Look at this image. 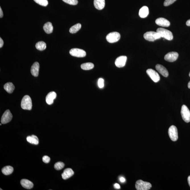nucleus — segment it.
Returning a JSON list of instances; mask_svg holds the SVG:
<instances>
[{
	"mask_svg": "<svg viewBox=\"0 0 190 190\" xmlns=\"http://www.w3.org/2000/svg\"><path fill=\"white\" fill-rule=\"evenodd\" d=\"M26 140L29 143L35 145H38L39 143V140L36 136L32 135L31 136H28L26 138Z\"/></svg>",
	"mask_w": 190,
	"mask_h": 190,
	"instance_id": "21",
	"label": "nucleus"
},
{
	"mask_svg": "<svg viewBox=\"0 0 190 190\" xmlns=\"http://www.w3.org/2000/svg\"><path fill=\"white\" fill-rule=\"evenodd\" d=\"M50 160V157L47 156H44L43 157V161L46 163H48L49 162Z\"/></svg>",
	"mask_w": 190,
	"mask_h": 190,
	"instance_id": "33",
	"label": "nucleus"
},
{
	"mask_svg": "<svg viewBox=\"0 0 190 190\" xmlns=\"http://www.w3.org/2000/svg\"><path fill=\"white\" fill-rule=\"evenodd\" d=\"M149 14V10L147 7H142L139 10V15L142 18H145L147 17Z\"/></svg>",
	"mask_w": 190,
	"mask_h": 190,
	"instance_id": "19",
	"label": "nucleus"
},
{
	"mask_svg": "<svg viewBox=\"0 0 190 190\" xmlns=\"http://www.w3.org/2000/svg\"><path fill=\"white\" fill-rule=\"evenodd\" d=\"M4 45V41H3L2 38H0V48H1Z\"/></svg>",
	"mask_w": 190,
	"mask_h": 190,
	"instance_id": "36",
	"label": "nucleus"
},
{
	"mask_svg": "<svg viewBox=\"0 0 190 190\" xmlns=\"http://www.w3.org/2000/svg\"><path fill=\"white\" fill-rule=\"evenodd\" d=\"M176 0H165L164 3V5L165 7L168 6L174 3Z\"/></svg>",
	"mask_w": 190,
	"mask_h": 190,
	"instance_id": "31",
	"label": "nucleus"
},
{
	"mask_svg": "<svg viewBox=\"0 0 190 190\" xmlns=\"http://www.w3.org/2000/svg\"><path fill=\"white\" fill-rule=\"evenodd\" d=\"M40 69L39 63L38 62H35L31 67V72L32 75L35 77H37L39 74Z\"/></svg>",
	"mask_w": 190,
	"mask_h": 190,
	"instance_id": "16",
	"label": "nucleus"
},
{
	"mask_svg": "<svg viewBox=\"0 0 190 190\" xmlns=\"http://www.w3.org/2000/svg\"><path fill=\"white\" fill-rule=\"evenodd\" d=\"M144 38L146 40L153 42L156 40L160 39L161 37L158 32L150 31L144 34Z\"/></svg>",
	"mask_w": 190,
	"mask_h": 190,
	"instance_id": "3",
	"label": "nucleus"
},
{
	"mask_svg": "<svg viewBox=\"0 0 190 190\" xmlns=\"http://www.w3.org/2000/svg\"><path fill=\"white\" fill-rule=\"evenodd\" d=\"M94 4L97 9L102 10L105 6V0H94Z\"/></svg>",
	"mask_w": 190,
	"mask_h": 190,
	"instance_id": "20",
	"label": "nucleus"
},
{
	"mask_svg": "<svg viewBox=\"0 0 190 190\" xmlns=\"http://www.w3.org/2000/svg\"><path fill=\"white\" fill-rule=\"evenodd\" d=\"M188 88L190 89V81L189 82V83H188Z\"/></svg>",
	"mask_w": 190,
	"mask_h": 190,
	"instance_id": "40",
	"label": "nucleus"
},
{
	"mask_svg": "<svg viewBox=\"0 0 190 190\" xmlns=\"http://www.w3.org/2000/svg\"><path fill=\"white\" fill-rule=\"evenodd\" d=\"M21 106L22 109L30 110L32 109V99L28 95L24 96L21 102Z\"/></svg>",
	"mask_w": 190,
	"mask_h": 190,
	"instance_id": "1",
	"label": "nucleus"
},
{
	"mask_svg": "<svg viewBox=\"0 0 190 190\" xmlns=\"http://www.w3.org/2000/svg\"><path fill=\"white\" fill-rule=\"evenodd\" d=\"M155 22L157 25L163 27H168L170 25V23L169 20L163 18H159L157 19Z\"/></svg>",
	"mask_w": 190,
	"mask_h": 190,
	"instance_id": "13",
	"label": "nucleus"
},
{
	"mask_svg": "<svg viewBox=\"0 0 190 190\" xmlns=\"http://www.w3.org/2000/svg\"><path fill=\"white\" fill-rule=\"evenodd\" d=\"M64 166V163L61 162H59L55 163L54 168L56 170H59L63 169Z\"/></svg>",
	"mask_w": 190,
	"mask_h": 190,
	"instance_id": "28",
	"label": "nucleus"
},
{
	"mask_svg": "<svg viewBox=\"0 0 190 190\" xmlns=\"http://www.w3.org/2000/svg\"><path fill=\"white\" fill-rule=\"evenodd\" d=\"M1 171L4 174L7 175L11 174L13 173L14 171V168L11 166H6L3 168Z\"/></svg>",
	"mask_w": 190,
	"mask_h": 190,
	"instance_id": "24",
	"label": "nucleus"
},
{
	"mask_svg": "<svg viewBox=\"0 0 190 190\" xmlns=\"http://www.w3.org/2000/svg\"><path fill=\"white\" fill-rule=\"evenodd\" d=\"M13 116L9 110L4 112L1 117V122L3 124H6L9 122L12 119Z\"/></svg>",
	"mask_w": 190,
	"mask_h": 190,
	"instance_id": "9",
	"label": "nucleus"
},
{
	"mask_svg": "<svg viewBox=\"0 0 190 190\" xmlns=\"http://www.w3.org/2000/svg\"><path fill=\"white\" fill-rule=\"evenodd\" d=\"M179 54L176 52H171L167 53L164 56L165 60L170 62L175 61L177 59Z\"/></svg>",
	"mask_w": 190,
	"mask_h": 190,
	"instance_id": "11",
	"label": "nucleus"
},
{
	"mask_svg": "<svg viewBox=\"0 0 190 190\" xmlns=\"http://www.w3.org/2000/svg\"><path fill=\"white\" fill-rule=\"evenodd\" d=\"M135 187L136 189L137 190H148L150 189L152 185L149 182H144L139 179L137 181Z\"/></svg>",
	"mask_w": 190,
	"mask_h": 190,
	"instance_id": "4",
	"label": "nucleus"
},
{
	"mask_svg": "<svg viewBox=\"0 0 190 190\" xmlns=\"http://www.w3.org/2000/svg\"><path fill=\"white\" fill-rule=\"evenodd\" d=\"M4 88L7 92L11 93L14 92L15 87L12 83L8 82L4 85Z\"/></svg>",
	"mask_w": 190,
	"mask_h": 190,
	"instance_id": "23",
	"label": "nucleus"
},
{
	"mask_svg": "<svg viewBox=\"0 0 190 190\" xmlns=\"http://www.w3.org/2000/svg\"><path fill=\"white\" fill-rule=\"evenodd\" d=\"M127 60V57L125 56H120L115 60V66L118 68L124 67Z\"/></svg>",
	"mask_w": 190,
	"mask_h": 190,
	"instance_id": "12",
	"label": "nucleus"
},
{
	"mask_svg": "<svg viewBox=\"0 0 190 190\" xmlns=\"http://www.w3.org/2000/svg\"><path fill=\"white\" fill-rule=\"evenodd\" d=\"M71 55L78 57H83L86 56V52L84 50L78 48H73L70 50Z\"/></svg>",
	"mask_w": 190,
	"mask_h": 190,
	"instance_id": "8",
	"label": "nucleus"
},
{
	"mask_svg": "<svg viewBox=\"0 0 190 190\" xmlns=\"http://www.w3.org/2000/svg\"><path fill=\"white\" fill-rule=\"evenodd\" d=\"M121 35L119 32H111L108 34L106 37L107 41L110 43L116 42L119 40Z\"/></svg>",
	"mask_w": 190,
	"mask_h": 190,
	"instance_id": "5",
	"label": "nucleus"
},
{
	"mask_svg": "<svg viewBox=\"0 0 190 190\" xmlns=\"http://www.w3.org/2000/svg\"><path fill=\"white\" fill-rule=\"evenodd\" d=\"M189 77H190V72L189 73Z\"/></svg>",
	"mask_w": 190,
	"mask_h": 190,
	"instance_id": "41",
	"label": "nucleus"
},
{
	"mask_svg": "<svg viewBox=\"0 0 190 190\" xmlns=\"http://www.w3.org/2000/svg\"><path fill=\"white\" fill-rule=\"evenodd\" d=\"M156 69L159 73L165 77H167L169 75L168 71L164 67L161 65L157 64L156 66Z\"/></svg>",
	"mask_w": 190,
	"mask_h": 190,
	"instance_id": "14",
	"label": "nucleus"
},
{
	"mask_svg": "<svg viewBox=\"0 0 190 190\" xmlns=\"http://www.w3.org/2000/svg\"><path fill=\"white\" fill-rule=\"evenodd\" d=\"M37 4L44 7H46L48 5L47 0H34Z\"/></svg>",
	"mask_w": 190,
	"mask_h": 190,
	"instance_id": "29",
	"label": "nucleus"
},
{
	"mask_svg": "<svg viewBox=\"0 0 190 190\" xmlns=\"http://www.w3.org/2000/svg\"><path fill=\"white\" fill-rule=\"evenodd\" d=\"M114 187H115V189H119L121 188V187L119 184L118 183H116L114 185Z\"/></svg>",
	"mask_w": 190,
	"mask_h": 190,
	"instance_id": "34",
	"label": "nucleus"
},
{
	"mask_svg": "<svg viewBox=\"0 0 190 190\" xmlns=\"http://www.w3.org/2000/svg\"><path fill=\"white\" fill-rule=\"evenodd\" d=\"M181 115L185 122L188 123L190 121V111L186 105H183L181 110Z\"/></svg>",
	"mask_w": 190,
	"mask_h": 190,
	"instance_id": "6",
	"label": "nucleus"
},
{
	"mask_svg": "<svg viewBox=\"0 0 190 190\" xmlns=\"http://www.w3.org/2000/svg\"><path fill=\"white\" fill-rule=\"evenodd\" d=\"M187 26H190V19L187 21L186 23Z\"/></svg>",
	"mask_w": 190,
	"mask_h": 190,
	"instance_id": "38",
	"label": "nucleus"
},
{
	"mask_svg": "<svg viewBox=\"0 0 190 190\" xmlns=\"http://www.w3.org/2000/svg\"><path fill=\"white\" fill-rule=\"evenodd\" d=\"M146 73L154 82H157L160 81V78L159 75L154 70L151 69H148L147 70Z\"/></svg>",
	"mask_w": 190,
	"mask_h": 190,
	"instance_id": "10",
	"label": "nucleus"
},
{
	"mask_svg": "<svg viewBox=\"0 0 190 190\" xmlns=\"http://www.w3.org/2000/svg\"><path fill=\"white\" fill-rule=\"evenodd\" d=\"M44 29L47 34L51 33L53 32V27L51 22H48L44 24Z\"/></svg>",
	"mask_w": 190,
	"mask_h": 190,
	"instance_id": "22",
	"label": "nucleus"
},
{
	"mask_svg": "<svg viewBox=\"0 0 190 190\" xmlns=\"http://www.w3.org/2000/svg\"><path fill=\"white\" fill-rule=\"evenodd\" d=\"M157 32L160 34L161 38H163L169 41L173 39V34L170 30L163 28H159L157 30Z\"/></svg>",
	"mask_w": 190,
	"mask_h": 190,
	"instance_id": "2",
	"label": "nucleus"
},
{
	"mask_svg": "<svg viewBox=\"0 0 190 190\" xmlns=\"http://www.w3.org/2000/svg\"><path fill=\"white\" fill-rule=\"evenodd\" d=\"M119 181H120L121 182V183H124V182H125L126 179L124 177H121L119 178Z\"/></svg>",
	"mask_w": 190,
	"mask_h": 190,
	"instance_id": "35",
	"label": "nucleus"
},
{
	"mask_svg": "<svg viewBox=\"0 0 190 190\" xmlns=\"http://www.w3.org/2000/svg\"><path fill=\"white\" fill-rule=\"evenodd\" d=\"M168 134L170 139L173 141H176L178 139L177 129L175 126L172 125L168 130Z\"/></svg>",
	"mask_w": 190,
	"mask_h": 190,
	"instance_id": "7",
	"label": "nucleus"
},
{
	"mask_svg": "<svg viewBox=\"0 0 190 190\" xmlns=\"http://www.w3.org/2000/svg\"><path fill=\"white\" fill-rule=\"evenodd\" d=\"M81 68L84 70H89L93 69L94 67L93 64L92 63H86L82 64L81 65Z\"/></svg>",
	"mask_w": 190,
	"mask_h": 190,
	"instance_id": "27",
	"label": "nucleus"
},
{
	"mask_svg": "<svg viewBox=\"0 0 190 190\" xmlns=\"http://www.w3.org/2000/svg\"><path fill=\"white\" fill-rule=\"evenodd\" d=\"M20 184L23 187L27 189H31L33 187L34 184L30 181L23 179L20 181Z\"/></svg>",
	"mask_w": 190,
	"mask_h": 190,
	"instance_id": "18",
	"label": "nucleus"
},
{
	"mask_svg": "<svg viewBox=\"0 0 190 190\" xmlns=\"http://www.w3.org/2000/svg\"><path fill=\"white\" fill-rule=\"evenodd\" d=\"M56 97V94L54 92L49 93L46 97V102L48 104L51 105L54 102V100Z\"/></svg>",
	"mask_w": 190,
	"mask_h": 190,
	"instance_id": "15",
	"label": "nucleus"
},
{
	"mask_svg": "<svg viewBox=\"0 0 190 190\" xmlns=\"http://www.w3.org/2000/svg\"><path fill=\"white\" fill-rule=\"evenodd\" d=\"M64 2L71 5H76L78 4V0H62Z\"/></svg>",
	"mask_w": 190,
	"mask_h": 190,
	"instance_id": "30",
	"label": "nucleus"
},
{
	"mask_svg": "<svg viewBox=\"0 0 190 190\" xmlns=\"http://www.w3.org/2000/svg\"><path fill=\"white\" fill-rule=\"evenodd\" d=\"M188 184H189V185L190 187V176H188Z\"/></svg>",
	"mask_w": 190,
	"mask_h": 190,
	"instance_id": "39",
	"label": "nucleus"
},
{
	"mask_svg": "<svg viewBox=\"0 0 190 190\" xmlns=\"http://www.w3.org/2000/svg\"><path fill=\"white\" fill-rule=\"evenodd\" d=\"M98 85L99 88H102L104 87V80L103 79L100 78L98 81Z\"/></svg>",
	"mask_w": 190,
	"mask_h": 190,
	"instance_id": "32",
	"label": "nucleus"
},
{
	"mask_svg": "<svg viewBox=\"0 0 190 190\" xmlns=\"http://www.w3.org/2000/svg\"><path fill=\"white\" fill-rule=\"evenodd\" d=\"M46 44L44 42L40 41L36 44V47L37 49L43 51L46 48Z\"/></svg>",
	"mask_w": 190,
	"mask_h": 190,
	"instance_id": "26",
	"label": "nucleus"
},
{
	"mask_svg": "<svg viewBox=\"0 0 190 190\" xmlns=\"http://www.w3.org/2000/svg\"><path fill=\"white\" fill-rule=\"evenodd\" d=\"M3 16V12L2 11V9H1V7H0V18H2Z\"/></svg>",
	"mask_w": 190,
	"mask_h": 190,
	"instance_id": "37",
	"label": "nucleus"
},
{
	"mask_svg": "<svg viewBox=\"0 0 190 190\" xmlns=\"http://www.w3.org/2000/svg\"><path fill=\"white\" fill-rule=\"evenodd\" d=\"M74 172L72 169L67 168L64 170L63 173L62 174V179H69L73 175Z\"/></svg>",
	"mask_w": 190,
	"mask_h": 190,
	"instance_id": "17",
	"label": "nucleus"
},
{
	"mask_svg": "<svg viewBox=\"0 0 190 190\" xmlns=\"http://www.w3.org/2000/svg\"><path fill=\"white\" fill-rule=\"evenodd\" d=\"M81 27V25L80 23H78L72 26L69 29L71 33L75 34L79 31Z\"/></svg>",
	"mask_w": 190,
	"mask_h": 190,
	"instance_id": "25",
	"label": "nucleus"
}]
</instances>
